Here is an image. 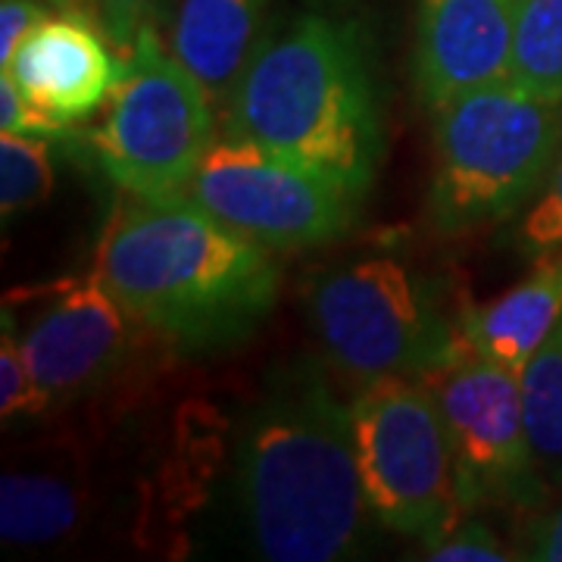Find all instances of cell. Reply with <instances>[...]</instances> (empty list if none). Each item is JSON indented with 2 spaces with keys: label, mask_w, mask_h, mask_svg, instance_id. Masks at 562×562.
Instances as JSON below:
<instances>
[{
  "label": "cell",
  "mask_w": 562,
  "mask_h": 562,
  "mask_svg": "<svg viewBox=\"0 0 562 562\" xmlns=\"http://www.w3.org/2000/svg\"><path fill=\"white\" fill-rule=\"evenodd\" d=\"M235 475L250 538L266 560L357 557L375 522L360 479L350 406L338 403L310 366L288 369L250 406Z\"/></svg>",
  "instance_id": "obj_1"
},
{
  "label": "cell",
  "mask_w": 562,
  "mask_h": 562,
  "mask_svg": "<svg viewBox=\"0 0 562 562\" xmlns=\"http://www.w3.org/2000/svg\"><path fill=\"white\" fill-rule=\"evenodd\" d=\"M94 272L132 322L194 350L244 338L279 291L269 250L188 194H128L103 228Z\"/></svg>",
  "instance_id": "obj_2"
},
{
  "label": "cell",
  "mask_w": 562,
  "mask_h": 562,
  "mask_svg": "<svg viewBox=\"0 0 562 562\" xmlns=\"http://www.w3.org/2000/svg\"><path fill=\"white\" fill-rule=\"evenodd\" d=\"M357 198L382 160V113L360 25L310 10L262 41L228 94V132Z\"/></svg>",
  "instance_id": "obj_3"
},
{
  "label": "cell",
  "mask_w": 562,
  "mask_h": 562,
  "mask_svg": "<svg viewBox=\"0 0 562 562\" xmlns=\"http://www.w3.org/2000/svg\"><path fill=\"white\" fill-rule=\"evenodd\" d=\"M562 150V101L513 79L462 94L435 113L428 220L462 235L522 213Z\"/></svg>",
  "instance_id": "obj_4"
},
{
  "label": "cell",
  "mask_w": 562,
  "mask_h": 562,
  "mask_svg": "<svg viewBox=\"0 0 562 562\" xmlns=\"http://www.w3.org/2000/svg\"><path fill=\"white\" fill-rule=\"evenodd\" d=\"M306 313L328 362L360 384L425 379L462 344L460 325L443 319L431 288L387 257L310 281Z\"/></svg>",
  "instance_id": "obj_5"
},
{
  "label": "cell",
  "mask_w": 562,
  "mask_h": 562,
  "mask_svg": "<svg viewBox=\"0 0 562 562\" xmlns=\"http://www.w3.org/2000/svg\"><path fill=\"white\" fill-rule=\"evenodd\" d=\"M350 419L375 522L425 547L462 522L457 462L428 384L409 375L362 384Z\"/></svg>",
  "instance_id": "obj_6"
},
{
  "label": "cell",
  "mask_w": 562,
  "mask_h": 562,
  "mask_svg": "<svg viewBox=\"0 0 562 562\" xmlns=\"http://www.w3.org/2000/svg\"><path fill=\"white\" fill-rule=\"evenodd\" d=\"M103 172L125 194H184L213 147V101L201 79L147 29L122 60L110 113L91 135Z\"/></svg>",
  "instance_id": "obj_7"
},
{
  "label": "cell",
  "mask_w": 562,
  "mask_h": 562,
  "mask_svg": "<svg viewBox=\"0 0 562 562\" xmlns=\"http://www.w3.org/2000/svg\"><path fill=\"white\" fill-rule=\"evenodd\" d=\"M422 382L441 406L465 513L482 506L531 513L547 503V482L525 425L519 372L462 341Z\"/></svg>",
  "instance_id": "obj_8"
},
{
  "label": "cell",
  "mask_w": 562,
  "mask_h": 562,
  "mask_svg": "<svg viewBox=\"0 0 562 562\" xmlns=\"http://www.w3.org/2000/svg\"><path fill=\"white\" fill-rule=\"evenodd\" d=\"M184 194L266 250L338 238L350 228L353 203L360 201L316 169L235 135L213 140Z\"/></svg>",
  "instance_id": "obj_9"
},
{
  "label": "cell",
  "mask_w": 562,
  "mask_h": 562,
  "mask_svg": "<svg viewBox=\"0 0 562 562\" xmlns=\"http://www.w3.org/2000/svg\"><path fill=\"white\" fill-rule=\"evenodd\" d=\"M32 294L38 297L32 319L16 325L7 306L3 319L13 325L25 362L50 401L91 387L120 362L132 316L98 272L57 281Z\"/></svg>",
  "instance_id": "obj_10"
},
{
  "label": "cell",
  "mask_w": 562,
  "mask_h": 562,
  "mask_svg": "<svg viewBox=\"0 0 562 562\" xmlns=\"http://www.w3.org/2000/svg\"><path fill=\"white\" fill-rule=\"evenodd\" d=\"M516 0H419L416 85L422 103L441 106L513 72Z\"/></svg>",
  "instance_id": "obj_11"
},
{
  "label": "cell",
  "mask_w": 562,
  "mask_h": 562,
  "mask_svg": "<svg viewBox=\"0 0 562 562\" xmlns=\"http://www.w3.org/2000/svg\"><path fill=\"white\" fill-rule=\"evenodd\" d=\"M81 10H63L35 25L13 50L3 72L13 76L29 101L54 120L72 122L91 116L122 79V60H113Z\"/></svg>",
  "instance_id": "obj_12"
},
{
  "label": "cell",
  "mask_w": 562,
  "mask_h": 562,
  "mask_svg": "<svg viewBox=\"0 0 562 562\" xmlns=\"http://www.w3.org/2000/svg\"><path fill=\"white\" fill-rule=\"evenodd\" d=\"M562 322V250L543 254L535 269L497 301L465 310L462 341L513 372H522Z\"/></svg>",
  "instance_id": "obj_13"
},
{
  "label": "cell",
  "mask_w": 562,
  "mask_h": 562,
  "mask_svg": "<svg viewBox=\"0 0 562 562\" xmlns=\"http://www.w3.org/2000/svg\"><path fill=\"white\" fill-rule=\"evenodd\" d=\"M269 0H181L172 25V54L206 88L210 101H228L244 66L260 47Z\"/></svg>",
  "instance_id": "obj_14"
},
{
  "label": "cell",
  "mask_w": 562,
  "mask_h": 562,
  "mask_svg": "<svg viewBox=\"0 0 562 562\" xmlns=\"http://www.w3.org/2000/svg\"><path fill=\"white\" fill-rule=\"evenodd\" d=\"M79 522V494L44 472H7L0 482V535L7 543L35 547L63 538Z\"/></svg>",
  "instance_id": "obj_15"
},
{
  "label": "cell",
  "mask_w": 562,
  "mask_h": 562,
  "mask_svg": "<svg viewBox=\"0 0 562 562\" xmlns=\"http://www.w3.org/2000/svg\"><path fill=\"white\" fill-rule=\"evenodd\" d=\"M528 438L543 482L562 487V322L519 372Z\"/></svg>",
  "instance_id": "obj_16"
},
{
  "label": "cell",
  "mask_w": 562,
  "mask_h": 562,
  "mask_svg": "<svg viewBox=\"0 0 562 562\" xmlns=\"http://www.w3.org/2000/svg\"><path fill=\"white\" fill-rule=\"evenodd\" d=\"M509 79L538 98L562 101V0H516Z\"/></svg>",
  "instance_id": "obj_17"
},
{
  "label": "cell",
  "mask_w": 562,
  "mask_h": 562,
  "mask_svg": "<svg viewBox=\"0 0 562 562\" xmlns=\"http://www.w3.org/2000/svg\"><path fill=\"white\" fill-rule=\"evenodd\" d=\"M54 188V162L47 138L13 135L0 138V210L3 220L47 201Z\"/></svg>",
  "instance_id": "obj_18"
},
{
  "label": "cell",
  "mask_w": 562,
  "mask_h": 562,
  "mask_svg": "<svg viewBox=\"0 0 562 562\" xmlns=\"http://www.w3.org/2000/svg\"><path fill=\"white\" fill-rule=\"evenodd\" d=\"M50 394L32 375L20 338L10 319H3V338H0V413L3 419L16 416H38L47 409Z\"/></svg>",
  "instance_id": "obj_19"
},
{
  "label": "cell",
  "mask_w": 562,
  "mask_h": 562,
  "mask_svg": "<svg viewBox=\"0 0 562 562\" xmlns=\"http://www.w3.org/2000/svg\"><path fill=\"white\" fill-rule=\"evenodd\" d=\"M516 241L522 247L525 257H531V260L562 250V150L543 181V188L538 191V198L525 210Z\"/></svg>",
  "instance_id": "obj_20"
},
{
  "label": "cell",
  "mask_w": 562,
  "mask_h": 562,
  "mask_svg": "<svg viewBox=\"0 0 562 562\" xmlns=\"http://www.w3.org/2000/svg\"><path fill=\"white\" fill-rule=\"evenodd\" d=\"M425 560L435 562H506L519 560L516 553H509L501 543V538L475 519H462L457 522L441 541L425 547Z\"/></svg>",
  "instance_id": "obj_21"
},
{
  "label": "cell",
  "mask_w": 562,
  "mask_h": 562,
  "mask_svg": "<svg viewBox=\"0 0 562 562\" xmlns=\"http://www.w3.org/2000/svg\"><path fill=\"white\" fill-rule=\"evenodd\" d=\"M88 7L106 41H113V47L120 50L122 60L135 50L140 35L154 29L157 16V0H88Z\"/></svg>",
  "instance_id": "obj_22"
},
{
  "label": "cell",
  "mask_w": 562,
  "mask_h": 562,
  "mask_svg": "<svg viewBox=\"0 0 562 562\" xmlns=\"http://www.w3.org/2000/svg\"><path fill=\"white\" fill-rule=\"evenodd\" d=\"M0 125L13 135H32V138H60L69 132V125L54 116H47L41 106L29 101L20 91L13 76H0Z\"/></svg>",
  "instance_id": "obj_23"
},
{
  "label": "cell",
  "mask_w": 562,
  "mask_h": 562,
  "mask_svg": "<svg viewBox=\"0 0 562 562\" xmlns=\"http://www.w3.org/2000/svg\"><path fill=\"white\" fill-rule=\"evenodd\" d=\"M519 560L562 562V501L531 509L519 535Z\"/></svg>",
  "instance_id": "obj_24"
},
{
  "label": "cell",
  "mask_w": 562,
  "mask_h": 562,
  "mask_svg": "<svg viewBox=\"0 0 562 562\" xmlns=\"http://www.w3.org/2000/svg\"><path fill=\"white\" fill-rule=\"evenodd\" d=\"M47 16L44 0H0V63H10L22 38Z\"/></svg>",
  "instance_id": "obj_25"
},
{
  "label": "cell",
  "mask_w": 562,
  "mask_h": 562,
  "mask_svg": "<svg viewBox=\"0 0 562 562\" xmlns=\"http://www.w3.org/2000/svg\"><path fill=\"white\" fill-rule=\"evenodd\" d=\"M50 3H57L63 10H81V0H50ZM85 13V10H81Z\"/></svg>",
  "instance_id": "obj_26"
}]
</instances>
